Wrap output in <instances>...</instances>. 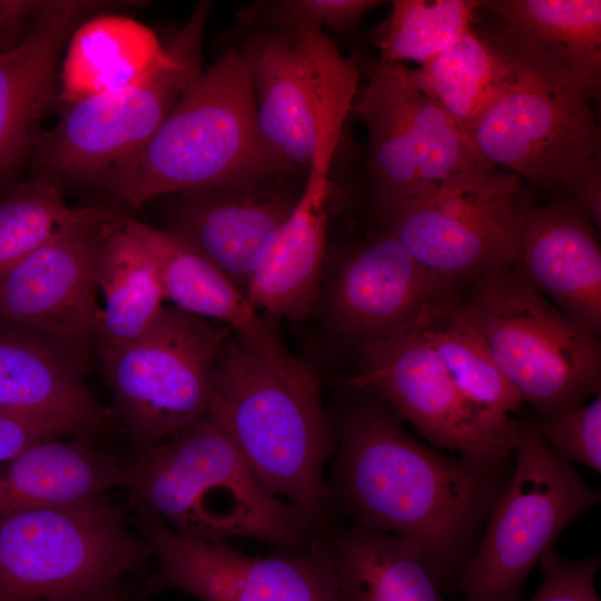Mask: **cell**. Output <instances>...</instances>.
<instances>
[{"label": "cell", "mask_w": 601, "mask_h": 601, "mask_svg": "<svg viewBox=\"0 0 601 601\" xmlns=\"http://www.w3.org/2000/svg\"><path fill=\"white\" fill-rule=\"evenodd\" d=\"M452 317L469 328L538 416L601 395V345L522 275L516 264L462 289Z\"/></svg>", "instance_id": "obj_6"}, {"label": "cell", "mask_w": 601, "mask_h": 601, "mask_svg": "<svg viewBox=\"0 0 601 601\" xmlns=\"http://www.w3.org/2000/svg\"><path fill=\"white\" fill-rule=\"evenodd\" d=\"M88 431L85 423L60 414L0 410V465L36 443Z\"/></svg>", "instance_id": "obj_36"}, {"label": "cell", "mask_w": 601, "mask_h": 601, "mask_svg": "<svg viewBox=\"0 0 601 601\" xmlns=\"http://www.w3.org/2000/svg\"><path fill=\"white\" fill-rule=\"evenodd\" d=\"M119 214L110 227L99 256V308L92 347L99 358L140 338L161 312L165 295L154 258L124 226Z\"/></svg>", "instance_id": "obj_26"}, {"label": "cell", "mask_w": 601, "mask_h": 601, "mask_svg": "<svg viewBox=\"0 0 601 601\" xmlns=\"http://www.w3.org/2000/svg\"><path fill=\"white\" fill-rule=\"evenodd\" d=\"M461 293L462 288L425 269L383 229L341 262L326 312L336 336L356 348L445 321Z\"/></svg>", "instance_id": "obj_15"}, {"label": "cell", "mask_w": 601, "mask_h": 601, "mask_svg": "<svg viewBox=\"0 0 601 601\" xmlns=\"http://www.w3.org/2000/svg\"><path fill=\"white\" fill-rule=\"evenodd\" d=\"M256 173L278 171L262 150L252 63L239 45L194 78L142 149L91 186L138 208Z\"/></svg>", "instance_id": "obj_5"}, {"label": "cell", "mask_w": 601, "mask_h": 601, "mask_svg": "<svg viewBox=\"0 0 601 601\" xmlns=\"http://www.w3.org/2000/svg\"><path fill=\"white\" fill-rule=\"evenodd\" d=\"M377 0H278L257 2L239 16L238 29L319 28L352 31ZM237 29V30H238Z\"/></svg>", "instance_id": "obj_34"}, {"label": "cell", "mask_w": 601, "mask_h": 601, "mask_svg": "<svg viewBox=\"0 0 601 601\" xmlns=\"http://www.w3.org/2000/svg\"><path fill=\"white\" fill-rule=\"evenodd\" d=\"M119 214L98 207L0 278V319L87 351L98 306L97 268Z\"/></svg>", "instance_id": "obj_16"}, {"label": "cell", "mask_w": 601, "mask_h": 601, "mask_svg": "<svg viewBox=\"0 0 601 601\" xmlns=\"http://www.w3.org/2000/svg\"><path fill=\"white\" fill-rule=\"evenodd\" d=\"M411 69L376 61L354 107L367 132V168L378 215L430 194L421 179L407 93Z\"/></svg>", "instance_id": "obj_24"}, {"label": "cell", "mask_w": 601, "mask_h": 601, "mask_svg": "<svg viewBox=\"0 0 601 601\" xmlns=\"http://www.w3.org/2000/svg\"><path fill=\"white\" fill-rule=\"evenodd\" d=\"M139 515L141 539L158 561L152 587L200 601H339L328 530L307 552L249 556L225 540L189 539L156 516Z\"/></svg>", "instance_id": "obj_14"}, {"label": "cell", "mask_w": 601, "mask_h": 601, "mask_svg": "<svg viewBox=\"0 0 601 601\" xmlns=\"http://www.w3.org/2000/svg\"><path fill=\"white\" fill-rule=\"evenodd\" d=\"M526 200L521 177L482 164L380 217L418 264L463 289L518 263Z\"/></svg>", "instance_id": "obj_11"}, {"label": "cell", "mask_w": 601, "mask_h": 601, "mask_svg": "<svg viewBox=\"0 0 601 601\" xmlns=\"http://www.w3.org/2000/svg\"><path fill=\"white\" fill-rule=\"evenodd\" d=\"M516 265L535 290L599 337L601 250L594 224L575 203L528 198Z\"/></svg>", "instance_id": "obj_19"}, {"label": "cell", "mask_w": 601, "mask_h": 601, "mask_svg": "<svg viewBox=\"0 0 601 601\" xmlns=\"http://www.w3.org/2000/svg\"><path fill=\"white\" fill-rule=\"evenodd\" d=\"M346 388L375 395L433 446L477 457L513 454L524 421L474 404L455 384L420 331L355 348Z\"/></svg>", "instance_id": "obj_13"}, {"label": "cell", "mask_w": 601, "mask_h": 601, "mask_svg": "<svg viewBox=\"0 0 601 601\" xmlns=\"http://www.w3.org/2000/svg\"><path fill=\"white\" fill-rule=\"evenodd\" d=\"M490 33L505 72L467 132L480 157L516 174L532 191L571 199L600 228V85L501 24Z\"/></svg>", "instance_id": "obj_2"}, {"label": "cell", "mask_w": 601, "mask_h": 601, "mask_svg": "<svg viewBox=\"0 0 601 601\" xmlns=\"http://www.w3.org/2000/svg\"><path fill=\"white\" fill-rule=\"evenodd\" d=\"M126 479L127 464L85 441L46 440L0 465V514L90 502Z\"/></svg>", "instance_id": "obj_23"}, {"label": "cell", "mask_w": 601, "mask_h": 601, "mask_svg": "<svg viewBox=\"0 0 601 601\" xmlns=\"http://www.w3.org/2000/svg\"><path fill=\"white\" fill-rule=\"evenodd\" d=\"M149 554L104 497L0 514V601H93Z\"/></svg>", "instance_id": "obj_7"}, {"label": "cell", "mask_w": 601, "mask_h": 601, "mask_svg": "<svg viewBox=\"0 0 601 601\" xmlns=\"http://www.w3.org/2000/svg\"><path fill=\"white\" fill-rule=\"evenodd\" d=\"M242 45L262 150L278 173L305 178L321 135L353 108L357 67L319 28L258 30Z\"/></svg>", "instance_id": "obj_10"}, {"label": "cell", "mask_w": 601, "mask_h": 601, "mask_svg": "<svg viewBox=\"0 0 601 601\" xmlns=\"http://www.w3.org/2000/svg\"><path fill=\"white\" fill-rule=\"evenodd\" d=\"M601 500L550 450L531 422L513 451L510 479L456 578L465 601H523L531 570L563 530Z\"/></svg>", "instance_id": "obj_9"}, {"label": "cell", "mask_w": 601, "mask_h": 601, "mask_svg": "<svg viewBox=\"0 0 601 601\" xmlns=\"http://www.w3.org/2000/svg\"><path fill=\"white\" fill-rule=\"evenodd\" d=\"M408 116L420 176L432 193L442 183L482 164L470 136L415 83L411 73Z\"/></svg>", "instance_id": "obj_33"}, {"label": "cell", "mask_w": 601, "mask_h": 601, "mask_svg": "<svg viewBox=\"0 0 601 601\" xmlns=\"http://www.w3.org/2000/svg\"><path fill=\"white\" fill-rule=\"evenodd\" d=\"M100 6L42 1L24 33L0 51V187L37 146L60 55L76 28Z\"/></svg>", "instance_id": "obj_20"}, {"label": "cell", "mask_w": 601, "mask_h": 601, "mask_svg": "<svg viewBox=\"0 0 601 601\" xmlns=\"http://www.w3.org/2000/svg\"><path fill=\"white\" fill-rule=\"evenodd\" d=\"M210 7L208 1L195 7L140 78L66 105L57 126L37 142V174L91 186L142 149L203 70Z\"/></svg>", "instance_id": "obj_8"}, {"label": "cell", "mask_w": 601, "mask_h": 601, "mask_svg": "<svg viewBox=\"0 0 601 601\" xmlns=\"http://www.w3.org/2000/svg\"><path fill=\"white\" fill-rule=\"evenodd\" d=\"M504 72L493 37L474 26L447 50L411 69L417 87L466 134L493 99Z\"/></svg>", "instance_id": "obj_29"}, {"label": "cell", "mask_w": 601, "mask_h": 601, "mask_svg": "<svg viewBox=\"0 0 601 601\" xmlns=\"http://www.w3.org/2000/svg\"><path fill=\"white\" fill-rule=\"evenodd\" d=\"M87 351L0 319V410L48 412L91 430L104 412L85 381Z\"/></svg>", "instance_id": "obj_21"}, {"label": "cell", "mask_w": 601, "mask_h": 601, "mask_svg": "<svg viewBox=\"0 0 601 601\" xmlns=\"http://www.w3.org/2000/svg\"><path fill=\"white\" fill-rule=\"evenodd\" d=\"M341 127L319 137L300 196L277 230L246 290L259 312L289 321L309 317L322 293L327 235L331 168Z\"/></svg>", "instance_id": "obj_18"}, {"label": "cell", "mask_w": 601, "mask_h": 601, "mask_svg": "<svg viewBox=\"0 0 601 601\" xmlns=\"http://www.w3.org/2000/svg\"><path fill=\"white\" fill-rule=\"evenodd\" d=\"M93 601H124L120 593L118 591H115L110 594H107L105 597H101L99 599H96Z\"/></svg>", "instance_id": "obj_39"}, {"label": "cell", "mask_w": 601, "mask_h": 601, "mask_svg": "<svg viewBox=\"0 0 601 601\" xmlns=\"http://www.w3.org/2000/svg\"><path fill=\"white\" fill-rule=\"evenodd\" d=\"M539 564L543 581L529 601H600L594 587L600 569L599 558L570 561L552 548L544 553Z\"/></svg>", "instance_id": "obj_37"}, {"label": "cell", "mask_w": 601, "mask_h": 601, "mask_svg": "<svg viewBox=\"0 0 601 601\" xmlns=\"http://www.w3.org/2000/svg\"><path fill=\"white\" fill-rule=\"evenodd\" d=\"M348 391L331 416L332 523L414 541L441 590L453 588L510 479L513 454H444L408 434L404 420L381 398Z\"/></svg>", "instance_id": "obj_1"}, {"label": "cell", "mask_w": 601, "mask_h": 601, "mask_svg": "<svg viewBox=\"0 0 601 601\" xmlns=\"http://www.w3.org/2000/svg\"><path fill=\"white\" fill-rule=\"evenodd\" d=\"M463 394L474 404L511 415L523 401L481 341L452 317L420 331Z\"/></svg>", "instance_id": "obj_32"}, {"label": "cell", "mask_w": 601, "mask_h": 601, "mask_svg": "<svg viewBox=\"0 0 601 601\" xmlns=\"http://www.w3.org/2000/svg\"><path fill=\"white\" fill-rule=\"evenodd\" d=\"M299 179L256 173L178 194L164 229L198 249L246 295L254 272L300 196Z\"/></svg>", "instance_id": "obj_17"}, {"label": "cell", "mask_w": 601, "mask_h": 601, "mask_svg": "<svg viewBox=\"0 0 601 601\" xmlns=\"http://www.w3.org/2000/svg\"><path fill=\"white\" fill-rule=\"evenodd\" d=\"M328 532L339 601H444L414 541L339 523Z\"/></svg>", "instance_id": "obj_25"}, {"label": "cell", "mask_w": 601, "mask_h": 601, "mask_svg": "<svg viewBox=\"0 0 601 601\" xmlns=\"http://www.w3.org/2000/svg\"><path fill=\"white\" fill-rule=\"evenodd\" d=\"M207 413L269 494L332 524L325 467L335 453L334 427L307 364L230 332L214 366Z\"/></svg>", "instance_id": "obj_3"}, {"label": "cell", "mask_w": 601, "mask_h": 601, "mask_svg": "<svg viewBox=\"0 0 601 601\" xmlns=\"http://www.w3.org/2000/svg\"><path fill=\"white\" fill-rule=\"evenodd\" d=\"M125 228L150 253L165 300L215 321L242 341L266 351L285 348L273 325L233 282L186 240L164 229L124 216Z\"/></svg>", "instance_id": "obj_22"}, {"label": "cell", "mask_w": 601, "mask_h": 601, "mask_svg": "<svg viewBox=\"0 0 601 601\" xmlns=\"http://www.w3.org/2000/svg\"><path fill=\"white\" fill-rule=\"evenodd\" d=\"M89 208L68 205L60 184L42 174L14 185L0 200V278Z\"/></svg>", "instance_id": "obj_31"}, {"label": "cell", "mask_w": 601, "mask_h": 601, "mask_svg": "<svg viewBox=\"0 0 601 601\" xmlns=\"http://www.w3.org/2000/svg\"><path fill=\"white\" fill-rule=\"evenodd\" d=\"M66 48L59 93L65 106L137 80L164 52L152 30L118 14L86 19Z\"/></svg>", "instance_id": "obj_27"}, {"label": "cell", "mask_w": 601, "mask_h": 601, "mask_svg": "<svg viewBox=\"0 0 601 601\" xmlns=\"http://www.w3.org/2000/svg\"><path fill=\"white\" fill-rule=\"evenodd\" d=\"M229 333L164 306L140 338L100 358L116 407L141 450L208 412L214 366Z\"/></svg>", "instance_id": "obj_12"}, {"label": "cell", "mask_w": 601, "mask_h": 601, "mask_svg": "<svg viewBox=\"0 0 601 601\" xmlns=\"http://www.w3.org/2000/svg\"><path fill=\"white\" fill-rule=\"evenodd\" d=\"M124 487L139 513L199 541L245 536L294 554L329 526L269 494L209 413L142 449L127 464Z\"/></svg>", "instance_id": "obj_4"}, {"label": "cell", "mask_w": 601, "mask_h": 601, "mask_svg": "<svg viewBox=\"0 0 601 601\" xmlns=\"http://www.w3.org/2000/svg\"><path fill=\"white\" fill-rule=\"evenodd\" d=\"M42 1L0 0V51L27 30Z\"/></svg>", "instance_id": "obj_38"}, {"label": "cell", "mask_w": 601, "mask_h": 601, "mask_svg": "<svg viewBox=\"0 0 601 601\" xmlns=\"http://www.w3.org/2000/svg\"><path fill=\"white\" fill-rule=\"evenodd\" d=\"M479 0H394L375 31L381 61L420 66L452 47L470 30Z\"/></svg>", "instance_id": "obj_30"}, {"label": "cell", "mask_w": 601, "mask_h": 601, "mask_svg": "<svg viewBox=\"0 0 601 601\" xmlns=\"http://www.w3.org/2000/svg\"><path fill=\"white\" fill-rule=\"evenodd\" d=\"M501 26L552 55L583 78L601 81L600 0H486Z\"/></svg>", "instance_id": "obj_28"}, {"label": "cell", "mask_w": 601, "mask_h": 601, "mask_svg": "<svg viewBox=\"0 0 601 601\" xmlns=\"http://www.w3.org/2000/svg\"><path fill=\"white\" fill-rule=\"evenodd\" d=\"M531 423L561 461L601 472V395Z\"/></svg>", "instance_id": "obj_35"}]
</instances>
